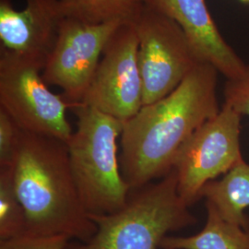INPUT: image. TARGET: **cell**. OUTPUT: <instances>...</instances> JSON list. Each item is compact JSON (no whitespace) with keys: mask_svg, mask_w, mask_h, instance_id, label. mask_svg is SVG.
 Wrapping results in <instances>:
<instances>
[{"mask_svg":"<svg viewBox=\"0 0 249 249\" xmlns=\"http://www.w3.org/2000/svg\"><path fill=\"white\" fill-rule=\"evenodd\" d=\"M218 73L212 65L197 63L177 89L124 121L119 161L131 189L165 177L184 144L220 112Z\"/></svg>","mask_w":249,"mask_h":249,"instance_id":"cell-1","label":"cell"},{"mask_svg":"<svg viewBox=\"0 0 249 249\" xmlns=\"http://www.w3.org/2000/svg\"><path fill=\"white\" fill-rule=\"evenodd\" d=\"M25 234L88 242L96 231L72 175L67 143L20 129L11 164Z\"/></svg>","mask_w":249,"mask_h":249,"instance_id":"cell-2","label":"cell"},{"mask_svg":"<svg viewBox=\"0 0 249 249\" xmlns=\"http://www.w3.org/2000/svg\"><path fill=\"white\" fill-rule=\"evenodd\" d=\"M77 129L67 142L72 175L89 214L116 213L126 204L130 187L120 168L117 142L124 122L95 107H72Z\"/></svg>","mask_w":249,"mask_h":249,"instance_id":"cell-3","label":"cell"},{"mask_svg":"<svg viewBox=\"0 0 249 249\" xmlns=\"http://www.w3.org/2000/svg\"><path fill=\"white\" fill-rule=\"evenodd\" d=\"M89 218L96 231L88 242L68 249H157L170 231L195 225L197 219L178 194L175 170L129 197L116 213Z\"/></svg>","mask_w":249,"mask_h":249,"instance_id":"cell-4","label":"cell"},{"mask_svg":"<svg viewBox=\"0 0 249 249\" xmlns=\"http://www.w3.org/2000/svg\"><path fill=\"white\" fill-rule=\"evenodd\" d=\"M43 70V65L1 48L0 109L21 130L67 143L74 132L67 117L72 106L49 89Z\"/></svg>","mask_w":249,"mask_h":249,"instance_id":"cell-5","label":"cell"},{"mask_svg":"<svg viewBox=\"0 0 249 249\" xmlns=\"http://www.w3.org/2000/svg\"><path fill=\"white\" fill-rule=\"evenodd\" d=\"M130 23L139 41L143 106L167 96L198 62L182 29L167 16L142 5Z\"/></svg>","mask_w":249,"mask_h":249,"instance_id":"cell-6","label":"cell"},{"mask_svg":"<svg viewBox=\"0 0 249 249\" xmlns=\"http://www.w3.org/2000/svg\"><path fill=\"white\" fill-rule=\"evenodd\" d=\"M241 117L223 105L178 151L173 169L178 194L189 207L202 198L207 184L228 174L244 158L241 150Z\"/></svg>","mask_w":249,"mask_h":249,"instance_id":"cell-7","label":"cell"},{"mask_svg":"<svg viewBox=\"0 0 249 249\" xmlns=\"http://www.w3.org/2000/svg\"><path fill=\"white\" fill-rule=\"evenodd\" d=\"M124 22L114 20L91 24L77 18H65L43 70L42 76L46 84L63 89V98L72 107L80 104L94 77L106 45Z\"/></svg>","mask_w":249,"mask_h":249,"instance_id":"cell-8","label":"cell"},{"mask_svg":"<svg viewBox=\"0 0 249 249\" xmlns=\"http://www.w3.org/2000/svg\"><path fill=\"white\" fill-rule=\"evenodd\" d=\"M121 121L133 117L143 107L139 65V41L130 22L111 36L83 101Z\"/></svg>","mask_w":249,"mask_h":249,"instance_id":"cell-9","label":"cell"},{"mask_svg":"<svg viewBox=\"0 0 249 249\" xmlns=\"http://www.w3.org/2000/svg\"><path fill=\"white\" fill-rule=\"evenodd\" d=\"M173 19L189 41L197 61L214 67L227 80H236L249 73L243 61L216 26L205 0H141Z\"/></svg>","mask_w":249,"mask_h":249,"instance_id":"cell-10","label":"cell"},{"mask_svg":"<svg viewBox=\"0 0 249 249\" xmlns=\"http://www.w3.org/2000/svg\"><path fill=\"white\" fill-rule=\"evenodd\" d=\"M59 0H26L22 10L0 0L1 48L44 66L53 51L64 19Z\"/></svg>","mask_w":249,"mask_h":249,"instance_id":"cell-11","label":"cell"},{"mask_svg":"<svg viewBox=\"0 0 249 249\" xmlns=\"http://www.w3.org/2000/svg\"><path fill=\"white\" fill-rule=\"evenodd\" d=\"M202 197L230 223L249 230V163L242 161L222 178L206 185Z\"/></svg>","mask_w":249,"mask_h":249,"instance_id":"cell-12","label":"cell"},{"mask_svg":"<svg viewBox=\"0 0 249 249\" xmlns=\"http://www.w3.org/2000/svg\"><path fill=\"white\" fill-rule=\"evenodd\" d=\"M207 221L202 230L189 236H166L161 249H249V230L223 219L206 201Z\"/></svg>","mask_w":249,"mask_h":249,"instance_id":"cell-13","label":"cell"},{"mask_svg":"<svg viewBox=\"0 0 249 249\" xmlns=\"http://www.w3.org/2000/svg\"><path fill=\"white\" fill-rule=\"evenodd\" d=\"M67 17L99 24L114 20L130 22L142 2L141 0H59Z\"/></svg>","mask_w":249,"mask_h":249,"instance_id":"cell-14","label":"cell"},{"mask_svg":"<svg viewBox=\"0 0 249 249\" xmlns=\"http://www.w3.org/2000/svg\"><path fill=\"white\" fill-rule=\"evenodd\" d=\"M26 218L18 199L11 167H0V241L25 234Z\"/></svg>","mask_w":249,"mask_h":249,"instance_id":"cell-15","label":"cell"},{"mask_svg":"<svg viewBox=\"0 0 249 249\" xmlns=\"http://www.w3.org/2000/svg\"><path fill=\"white\" fill-rule=\"evenodd\" d=\"M20 128L0 109V167L11 166L18 146Z\"/></svg>","mask_w":249,"mask_h":249,"instance_id":"cell-16","label":"cell"},{"mask_svg":"<svg viewBox=\"0 0 249 249\" xmlns=\"http://www.w3.org/2000/svg\"><path fill=\"white\" fill-rule=\"evenodd\" d=\"M70 239L61 236H35L24 234L0 241V249H68Z\"/></svg>","mask_w":249,"mask_h":249,"instance_id":"cell-17","label":"cell"},{"mask_svg":"<svg viewBox=\"0 0 249 249\" xmlns=\"http://www.w3.org/2000/svg\"><path fill=\"white\" fill-rule=\"evenodd\" d=\"M224 104L237 114L249 116V73L236 80H227L224 89Z\"/></svg>","mask_w":249,"mask_h":249,"instance_id":"cell-18","label":"cell"},{"mask_svg":"<svg viewBox=\"0 0 249 249\" xmlns=\"http://www.w3.org/2000/svg\"><path fill=\"white\" fill-rule=\"evenodd\" d=\"M241 2H243V3H247V4H249V0H240Z\"/></svg>","mask_w":249,"mask_h":249,"instance_id":"cell-19","label":"cell"}]
</instances>
